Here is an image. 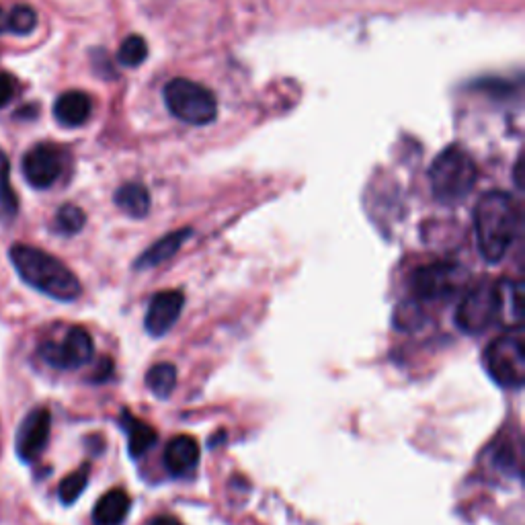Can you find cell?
<instances>
[{"instance_id": "30bf717a", "label": "cell", "mask_w": 525, "mask_h": 525, "mask_svg": "<svg viewBox=\"0 0 525 525\" xmlns=\"http://www.w3.org/2000/svg\"><path fill=\"white\" fill-rule=\"evenodd\" d=\"M52 429V415L48 409H35L31 411L17 429L15 448L23 462H33L48 446Z\"/></svg>"}, {"instance_id": "9a60e30c", "label": "cell", "mask_w": 525, "mask_h": 525, "mask_svg": "<svg viewBox=\"0 0 525 525\" xmlns=\"http://www.w3.org/2000/svg\"><path fill=\"white\" fill-rule=\"evenodd\" d=\"M130 511V497L124 489H113L105 493L95 509H93V521L95 525H121Z\"/></svg>"}, {"instance_id": "484cf974", "label": "cell", "mask_w": 525, "mask_h": 525, "mask_svg": "<svg viewBox=\"0 0 525 525\" xmlns=\"http://www.w3.org/2000/svg\"><path fill=\"white\" fill-rule=\"evenodd\" d=\"M150 525H181V521L169 515H160V517H154Z\"/></svg>"}, {"instance_id": "5b68a950", "label": "cell", "mask_w": 525, "mask_h": 525, "mask_svg": "<svg viewBox=\"0 0 525 525\" xmlns=\"http://www.w3.org/2000/svg\"><path fill=\"white\" fill-rule=\"evenodd\" d=\"M165 103L177 119L189 126H208L218 115V101L214 93L189 78L171 80L165 87Z\"/></svg>"}, {"instance_id": "7402d4cb", "label": "cell", "mask_w": 525, "mask_h": 525, "mask_svg": "<svg viewBox=\"0 0 525 525\" xmlns=\"http://www.w3.org/2000/svg\"><path fill=\"white\" fill-rule=\"evenodd\" d=\"M148 56V46H146V39L142 35H130L124 39V44L119 46L117 52V60L119 64H124L128 68H136L140 66Z\"/></svg>"}, {"instance_id": "3957f363", "label": "cell", "mask_w": 525, "mask_h": 525, "mask_svg": "<svg viewBox=\"0 0 525 525\" xmlns=\"http://www.w3.org/2000/svg\"><path fill=\"white\" fill-rule=\"evenodd\" d=\"M476 165L472 156L460 148L443 150L429 169V183L435 199L443 206H456L464 201L476 185Z\"/></svg>"}, {"instance_id": "cb8c5ba5", "label": "cell", "mask_w": 525, "mask_h": 525, "mask_svg": "<svg viewBox=\"0 0 525 525\" xmlns=\"http://www.w3.org/2000/svg\"><path fill=\"white\" fill-rule=\"evenodd\" d=\"M37 27V13L27 5H17L9 11V31L27 35Z\"/></svg>"}, {"instance_id": "e0dca14e", "label": "cell", "mask_w": 525, "mask_h": 525, "mask_svg": "<svg viewBox=\"0 0 525 525\" xmlns=\"http://www.w3.org/2000/svg\"><path fill=\"white\" fill-rule=\"evenodd\" d=\"M115 204L132 218H144L150 212V193L142 183H126L117 189Z\"/></svg>"}, {"instance_id": "ac0fdd59", "label": "cell", "mask_w": 525, "mask_h": 525, "mask_svg": "<svg viewBox=\"0 0 525 525\" xmlns=\"http://www.w3.org/2000/svg\"><path fill=\"white\" fill-rule=\"evenodd\" d=\"M19 212V199L11 185L9 156L0 150V222H13Z\"/></svg>"}, {"instance_id": "603a6c76", "label": "cell", "mask_w": 525, "mask_h": 525, "mask_svg": "<svg viewBox=\"0 0 525 525\" xmlns=\"http://www.w3.org/2000/svg\"><path fill=\"white\" fill-rule=\"evenodd\" d=\"M85 222H87L85 212L80 210L78 206H74V204L62 206V208L58 210V214H56V228H58V232L68 234V236L83 230Z\"/></svg>"}, {"instance_id": "9c48e42d", "label": "cell", "mask_w": 525, "mask_h": 525, "mask_svg": "<svg viewBox=\"0 0 525 525\" xmlns=\"http://www.w3.org/2000/svg\"><path fill=\"white\" fill-rule=\"evenodd\" d=\"M64 171V154L52 144H37L23 156V175L35 189L52 187Z\"/></svg>"}, {"instance_id": "277c9868", "label": "cell", "mask_w": 525, "mask_h": 525, "mask_svg": "<svg viewBox=\"0 0 525 525\" xmlns=\"http://www.w3.org/2000/svg\"><path fill=\"white\" fill-rule=\"evenodd\" d=\"M484 368L489 376L501 386L519 390L525 382V347H523V329L513 327L503 333L484 349Z\"/></svg>"}, {"instance_id": "5bb4252c", "label": "cell", "mask_w": 525, "mask_h": 525, "mask_svg": "<svg viewBox=\"0 0 525 525\" xmlns=\"http://www.w3.org/2000/svg\"><path fill=\"white\" fill-rule=\"evenodd\" d=\"M189 236H191V230L183 228V230H175L160 240H156L154 245L148 251H144V255L138 259L136 267L138 269H146V267L150 269V267H156L160 263L173 259L181 251V247L185 245Z\"/></svg>"}, {"instance_id": "4fadbf2b", "label": "cell", "mask_w": 525, "mask_h": 525, "mask_svg": "<svg viewBox=\"0 0 525 525\" xmlns=\"http://www.w3.org/2000/svg\"><path fill=\"white\" fill-rule=\"evenodd\" d=\"M93 111V101L83 91H66L56 99L54 115L64 128H80L87 124Z\"/></svg>"}, {"instance_id": "52a82bcc", "label": "cell", "mask_w": 525, "mask_h": 525, "mask_svg": "<svg viewBox=\"0 0 525 525\" xmlns=\"http://www.w3.org/2000/svg\"><path fill=\"white\" fill-rule=\"evenodd\" d=\"M93 353H95L93 337L83 327L68 329L66 337L60 343L46 341L42 347H39V355H42L44 361L50 363L52 368L58 370L83 368L85 363L91 361Z\"/></svg>"}, {"instance_id": "8fae6325", "label": "cell", "mask_w": 525, "mask_h": 525, "mask_svg": "<svg viewBox=\"0 0 525 525\" xmlns=\"http://www.w3.org/2000/svg\"><path fill=\"white\" fill-rule=\"evenodd\" d=\"M185 296L179 290H169V292H160L152 298L146 318H144V327L152 337H163L167 335L175 322L179 320L183 312Z\"/></svg>"}, {"instance_id": "ba28073f", "label": "cell", "mask_w": 525, "mask_h": 525, "mask_svg": "<svg viewBox=\"0 0 525 525\" xmlns=\"http://www.w3.org/2000/svg\"><path fill=\"white\" fill-rule=\"evenodd\" d=\"M464 269L456 263H431L413 275V290L421 300H446L458 292Z\"/></svg>"}, {"instance_id": "4316f807", "label": "cell", "mask_w": 525, "mask_h": 525, "mask_svg": "<svg viewBox=\"0 0 525 525\" xmlns=\"http://www.w3.org/2000/svg\"><path fill=\"white\" fill-rule=\"evenodd\" d=\"M9 31V11L0 9V33Z\"/></svg>"}, {"instance_id": "2e32d148", "label": "cell", "mask_w": 525, "mask_h": 525, "mask_svg": "<svg viewBox=\"0 0 525 525\" xmlns=\"http://www.w3.org/2000/svg\"><path fill=\"white\" fill-rule=\"evenodd\" d=\"M121 427L128 435V452L132 458H142L156 443V429L128 411L121 413Z\"/></svg>"}, {"instance_id": "44dd1931", "label": "cell", "mask_w": 525, "mask_h": 525, "mask_svg": "<svg viewBox=\"0 0 525 525\" xmlns=\"http://www.w3.org/2000/svg\"><path fill=\"white\" fill-rule=\"evenodd\" d=\"M89 484V466H83L78 468L76 472L68 474L62 482H60V489H58V495H60V501L64 505H72L78 501V497L85 493Z\"/></svg>"}, {"instance_id": "6da1fadb", "label": "cell", "mask_w": 525, "mask_h": 525, "mask_svg": "<svg viewBox=\"0 0 525 525\" xmlns=\"http://www.w3.org/2000/svg\"><path fill=\"white\" fill-rule=\"evenodd\" d=\"M519 228V210L505 191L484 193L474 210L478 251L487 263H499L511 249Z\"/></svg>"}, {"instance_id": "d6986e66", "label": "cell", "mask_w": 525, "mask_h": 525, "mask_svg": "<svg viewBox=\"0 0 525 525\" xmlns=\"http://www.w3.org/2000/svg\"><path fill=\"white\" fill-rule=\"evenodd\" d=\"M150 392L158 398H169L177 386V368L173 363H156L146 374Z\"/></svg>"}, {"instance_id": "7a4b0ae2", "label": "cell", "mask_w": 525, "mask_h": 525, "mask_svg": "<svg viewBox=\"0 0 525 525\" xmlns=\"http://www.w3.org/2000/svg\"><path fill=\"white\" fill-rule=\"evenodd\" d=\"M19 277L33 290L60 302H72L83 292L78 277L54 255L29 245H15L9 251Z\"/></svg>"}, {"instance_id": "ffe728a7", "label": "cell", "mask_w": 525, "mask_h": 525, "mask_svg": "<svg viewBox=\"0 0 525 525\" xmlns=\"http://www.w3.org/2000/svg\"><path fill=\"white\" fill-rule=\"evenodd\" d=\"M499 306H501V316L513 320V325H521V284L519 281H499Z\"/></svg>"}, {"instance_id": "d4e9b609", "label": "cell", "mask_w": 525, "mask_h": 525, "mask_svg": "<svg viewBox=\"0 0 525 525\" xmlns=\"http://www.w3.org/2000/svg\"><path fill=\"white\" fill-rule=\"evenodd\" d=\"M15 89V78L7 72H0V109L11 103V99L15 97Z\"/></svg>"}, {"instance_id": "8992f818", "label": "cell", "mask_w": 525, "mask_h": 525, "mask_svg": "<svg viewBox=\"0 0 525 525\" xmlns=\"http://www.w3.org/2000/svg\"><path fill=\"white\" fill-rule=\"evenodd\" d=\"M501 318L499 290L497 284H478L468 290L456 310V325L468 335H480L493 327V322Z\"/></svg>"}, {"instance_id": "7c38bea8", "label": "cell", "mask_w": 525, "mask_h": 525, "mask_svg": "<svg viewBox=\"0 0 525 525\" xmlns=\"http://www.w3.org/2000/svg\"><path fill=\"white\" fill-rule=\"evenodd\" d=\"M163 464L171 476H187L199 464V446L191 435L173 437L163 456Z\"/></svg>"}]
</instances>
